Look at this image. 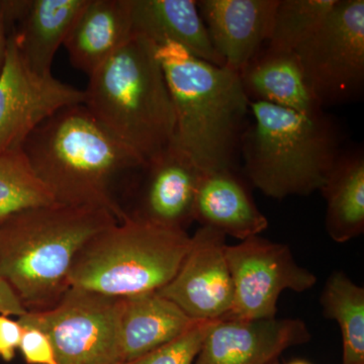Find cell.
<instances>
[{
    "label": "cell",
    "mask_w": 364,
    "mask_h": 364,
    "mask_svg": "<svg viewBox=\"0 0 364 364\" xmlns=\"http://www.w3.org/2000/svg\"><path fill=\"white\" fill-rule=\"evenodd\" d=\"M20 349L28 364H58L47 335L32 327H23Z\"/></svg>",
    "instance_id": "484cf974"
},
{
    "label": "cell",
    "mask_w": 364,
    "mask_h": 364,
    "mask_svg": "<svg viewBox=\"0 0 364 364\" xmlns=\"http://www.w3.org/2000/svg\"><path fill=\"white\" fill-rule=\"evenodd\" d=\"M23 326L9 316L0 315V358L9 363L20 346Z\"/></svg>",
    "instance_id": "4316f807"
},
{
    "label": "cell",
    "mask_w": 364,
    "mask_h": 364,
    "mask_svg": "<svg viewBox=\"0 0 364 364\" xmlns=\"http://www.w3.org/2000/svg\"><path fill=\"white\" fill-rule=\"evenodd\" d=\"M294 52L322 109L358 100L364 88L363 0H337Z\"/></svg>",
    "instance_id": "52a82bcc"
},
{
    "label": "cell",
    "mask_w": 364,
    "mask_h": 364,
    "mask_svg": "<svg viewBox=\"0 0 364 364\" xmlns=\"http://www.w3.org/2000/svg\"><path fill=\"white\" fill-rule=\"evenodd\" d=\"M289 364H311V363H309L308 361H305V360H294V361H291V363H289Z\"/></svg>",
    "instance_id": "f546056e"
},
{
    "label": "cell",
    "mask_w": 364,
    "mask_h": 364,
    "mask_svg": "<svg viewBox=\"0 0 364 364\" xmlns=\"http://www.w3.org/2000/svg\"><path fill=\"white\" fill-rule=\"evenodd\" d=\"M88 77L85 107L144 162L172 143L176 114L153 43L133 36Z\"/></svg>",
    "instance_id": "5b68a950"
},
{
    "label": "cell",
    "mask_w": 364,
    "mask_h": 364,
    "mask_svg": "<svg viewBox=\"0 0 364 364\" xmlns=\"http://www.w3.org/2000/svg\"><path fill=\"white\" fill-rule=\"evenodd\" d=\"M11 26L7 20L4 0H0V75L6 66Z\"/></svg>",
    "instance_id": "f1b7e54d"
},
{
    "label": "cell",
    "mask_w": 364,
    "mask_h": 364,
    "mask_svg": "<svg viewBox=\"0 0 364 364\" xmlns=\"http://www.w3.org/2000/svg\"><path fill=\"white\" fill-rule=\"evenodd\" d=\"M189 246L184 230L127 217L86 242L72 263L68 287L121 299L154 293L173 279Z\"/></svg>",
    "instance_id": "8992f818"
},
{
    "label": "cell",
    "mask_w": 364,
    "mask_h": 364,
    "mask_svg": "<svg viewBox=\"0 0 364 364\" xmlns=\"http://www.w3.org/2000/svg\"><path fill=\"white\" fill-rule=\"evenodd\" d=\"M311 337L299 318H223L210 328L195 364H270Z\"/></svg>",
    "instance_id": "4fadbf2b"
},
{
    "label": "cell",
    "mask_w": 364,
    "mask_h": 364,
    "mask_svg": "<svg viewBox=\"0 0 364 364\" xmlns=\"http://www.w3.org/2000/svg\"><path fill=\"white\" fill-rule=\"evenodd\" d=\"M239 76L250 102H265L303 114L324 112L306 85L294 51L267 45L239 72Z\"/></svg>",
    "instance_id": "ac0fdd59"
},
{
    "label": "cell",
    "mask_w": 364,
    "mask_h": 364,
    "mask_svg": "<svg viewBox=\"0 0 364 364\" xmlns=\"http://www.w3.org/2000/svg\"><path fill=\"white\" fill-rule=\"evenodd\" d=\"M195 221L240 241L259 236L268 220L237 170L203 173L195 202Z\"/></svg>",
    "instance_id": "2e32d148"
},
{
    "label": "cell",
    "mask_w": 364,
    "mask_h": 364,
    "mask_svg": "<svg viewBox=\"0 0 364 364\" xmlns=\"http://www.w3.org/2000/svg\"><path fill=\"white\" fill-rule=\"evenodd\" d=\"M250 114L240 157L254 188L274 200L320 191L343 152L334 119L254 102Z\"/></svg>",
    "instance_id": "277c9868"
},
{
    "label": "cell",
    "mask_w": 364,
    "mask_h": 364,
    "mask_svg": "<svg viewBox=\"0 0 364 364\" xmlns=\"http://www.w3.org/2000/svg\"><path fill=\"white\" fill-rule=\"evenodd\" d=\"M54 203L23 148L0 153V223L16 213Z\"/></svg>",
    "instance_id": "603a6c76"
},
{
    "label": "cell",
    "mask_w": 364,
    "mask_h": 364,
    "mask_svg": "<svg viewBox=\"0 0 364 364\" xmlns=\"http://www.w3.org/2000/svg\"><path fill=\"white\" fill-rule=\"evenodd\" d=\"M85 4L86 0H20L11 37L33 70L52 73L55 55Z\"/></svg>",
    "instance_id": "d6986e66"
},
{
    "label": "cell",
    "mask_w": 364,
    "mask_h": 364,
    "mask_svg": "<svg viewBox=\"0 0 364 364\" xmlns=\"http://www.w3.org/2000/svg\"><path fill=\"white\" fill-rule=\"evenodd\" d=\"M270 364H279V363H277V361H274V363H270Z\"/></svg>",
    "instance_id": "4dcf8cb0"
},
{
    "label": "cell",
    "mask_w": 364,
    "mask_h": 364,
    "mask_svg": "<svg viewBox=\"0 0 364 364\" xmlns=\"http://www.w3.org/2000/svg\"><path fill=\"white\" fill-rule=\"evenodd\" d=\"M23 152L55 202L107 210L127 218L117 188L144 162L105 128L85 105L64 107L26 138Z\"/></svg>",
    "instance_id": "6da1fadb"
},
{
    "label": "cell",
    "mask_w": 364,
    "mask_h": 364,
    "mask_svg": "<svg viewBox=\"0 0 364 364\" xmlns=\"http://www.w3.org/2000/svg\"><path fill=\"white\" fill-rule=\"evenodd\" d=\"M193 322L157 291L124 298L119 321V364L130 363L167 343Z\"/></svg>",
    "instance_id": "ffe728a7"
},
{
    "label": "cell",
    "mask_w": 364,
    "mask_h": 364,
    "mask_svg": "<svg viewBox=\"0 0 364 364\" xmlns=\"http://www.w3.org/2000/svg\"><path fill=\"white\" fill-rule=\"evenodd\" d=\"M28 310L13 289L0 277V315L20 318Z\"/></svg>",
    "instance_id": "83f0119b"
},
{
    "label": "cell",
    "mask_w": 364,
    "mask_h": 364,
    "mask_svg": "<svg viewBox=\"0 0 364 364\" xmlns=\"http://www.w3.org/2000/svg\"><path fill=\"white\" fill-rule=\"evenodd\" d=\"M337 0H279L268 47L296 51L321 25Z\"/></svg>",
    "instance_id": "cb8c5ba5"
},
{
    "label": "cell",
    "mask_w": 364,
    "mask_h": 364,
    "mask_svg": "<svg viewBox=\"0 0 364 364\" xmlns=\"http://www.w3.org/2000/svg\"><path fill=\"white\" fill-rule=\"evenodd\" d=\"M323 314L340 326L342 364H364V289L344 272H335L326 282L320 299Z\"/></svg>",
    "instance_id": "7402d4cb"
},
{
    "label": "cell",
    "mask_w": 364,
    "mask_h": 364,
    "mask_svg": "<svg viewBox=\"0 0 364 364\" xmlns=\"http://www.w3.org/2000/svg\"><path fill=\"white\" fill-rule=\"evenodd\" d=\"M123 301L69 287L55 305L28 311L18 321L47 335L58 364H119Z\"/></svg>",
    "instance_id": "ba28073f"
},
{
    "label": "cell",
    "mask_w": 364,
    "mask_h": 364,
    "mask_svg": "<svg viewBox=\"0 0 364 364\" xmlns=\"http://www.w3.org/2000/svg\"><path fill=\"white\" fill-rule=\"evenodd\" d=\"M325 227L330 238L345 243L364 232V155L363 149L342 152L322 188Z\"/></svg>",
    "instance_id": "44dd1931"
},
{
    "label": "cell",
    "mask_w": 364,
    "mask_h": 364,
    "mask_svg": "<svg viewBox=\"0 0 364 364\" xmlns=\"http://www.w3.org/2000/svg\"><path fill=\"white\" fill-rule=\"evenodd\" d=\"M203 173L172 141L134 176L136 207L127 217L186 231L195 221L196 191Z\"/></svg>",
    "instance_id": "7c38bea8"
},
{
    "label": "cell",
    "mask_w": 364,
    "mask_h": 364,
    "mask_svg": "<svg viewBox=\"0 0 364 364\" xmlns=\"http://www.w3.org/2000/svg\"><path fill=\"white\" fill-rule=\"evenodd\" d=\"M176 114L173 142L203 173L237 170L250 100L238 72L196 58L181 46H158Z\"/></svg>",
    "instance_id": "7a4b0ae2"
},
{
    "label": "cell",
    "mask_w": 364,
    "mask_h": 364,
    "mask_svg": "<svg viewBox=\"0 0 364 364\" xmlns=\"http://www.w3.org/2000/svg\"><path fill=\"white\" fill-rule=\"evenodd\" d=\"M279 0H198V13L224 66L240 72L267 45Z\"/></svg>",
    "instance_id": "5bb4252c"
},
{
    "label": "cell",
    "mask_w": 364,
    "mask_h": 364,
    "mask_svg": "<svg viewBox=\"0 0 364 364\" xmlns=\"http://www.w3.org/2000/svg\"><path fill=\"white\" fill-rule=\"evenodd\" d=\"M226 248V235L200 227L191 237V246L176 274L157 293L193 320L226 318L234 299Z\"/></svg>",
    "instance_id": "8fae6325"
},
{
    "label": "cell",
    "mask_w": 364,
    "mask_h": 364,
    "mask_svg": "<svg viewBox=\"0 0 364 364\" xmlns=\"http://www.w3.org/2000/svg\"><path fill=\"white\" fill-rule=\"evenodd\" d=\"M132 33L156 47L171 42L196 58L224 66L198 13L196 0H131Z\"/></svg>",
    "instance_id": "e0dca14e"
},
{
    "label": "cell",
    "mask_w": 364,
    "mask_h": 364,
    "mask_svg": "<svg viewBox=\"0 0 364 364\" xmlns=\"http://www.w3.org/2000/svg\"><path fill=\"white\" fill-rule=\"evenodd\" d=\"M132 37L131 0H86L63 46L72 66L90 76Z\"/></svg>",
    "instance_id": "9a60e30c"
},
{
    "label": "cell",
    "mask_w": 364,
    "mask_h": 364,
    "mask_svg": "<svg viewBox=\"0 0 364 364\" xmlns=\"http://www.w3.org/2000/svg\"><path fill=\"white\" fill-rule=\"evenodd\" d=\"M117 222L104 208L59 203L16 213L0 223V277L26 310L50 308L69 289L80 249Z\"/></svg>",
    "instance_id": "3957f363"
},
{
    "label": "cell",
    "mask_w": 364,
    "mask_h": 364,
    "mask_svg": "<svg viewBox=\"0 0 364 364\" xmlns=\"http://www.w3.org/2000/svg\"><path fill=\"white\" fill-rule=\"evenodd\" d=\"M215 321H195L167 343L123 364H195L208 333Z\"/></svg>",
    "instance_id": "d4e9b609"
},
{
    "label": "cell",
    "mask_w": 364,
    "mask_h": 364,
    "mask_svg": "<svg viewBox=\"0 0 364 364\" xmlns=\"http://www.w3.org/2000/svg\"><path fill=\"white\" fill-rule=\"evenodd\" d=\"M85 90L33 70L9 38L0 75V153L21 148L41 124L64 107L85 105Z\"/></svg>",
    "instance_id": "30bf717a"
},
{
    "label": "cell",
    "mask_w": 364,
    "mask_h": 364,
    "mask_svg": "<svg viewBox=\"0 0 364 364\" xmlns=\"http://www.w3.org/2000/svg\"><path fill=\"white\" fill-rule=\"evenodd\" d=\"M226 255L234 289L227 317L275 318L282 291L304 293L317 284L316 275L298 264L289 246L260 236L227 245Z\"/></svg>",
    "instance_id": "9c48e42d"
}]
</instances>
